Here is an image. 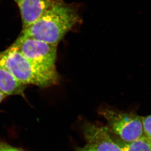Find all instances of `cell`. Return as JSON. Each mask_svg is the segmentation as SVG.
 <instances>
[{
  "label": "cell",
  "mask_w": 151,
  "mask_h": 151,
  "mask_svg": "<svg viewBox=\"0 0 151 151\" xmlns=\"http://www.w3.org/2000/svg\"><path fill=\"white\" fill-rule=\"evenodd\" d=\"M6 96L4 94H3L0 91V104L3 101L4 98H6Z\"/></svg>",
  "instance_id": "11"
},
{
  "label": "cell",
  "mask_w": 151,
  "mask_h": 151,
  "mask_svg": "<svg viewBox=\"0 0 151 151\" xmlns=\"http://www.w3.org/2000/svg\"><path fill=\"white\" fill-rule=\"evenodd\" d=\"M27 85L21 83L0 63V91L6 96L19 95L25 97Z\"/></svg>",
  "instance_id": "7"
},
{
  "label": "cell",
  "mask_w": 151,
  "mask_h": 151,
  "mask_svg": "<svg viewBox=\"0 0 151 151\" xmlns=\"http://www.w3.org/2000/svg\"><path fill=\"white\" fill-rule=\"evenodd\" d=\"M83 134L87 142L83 148L86 151H122L108 126L87 123L83 127Z\"/></svg>",
  "instance_id": "5"
},
{
  "label": "cell",
  "mask_w": 151,
  "mask_h": 151,
  "mask_svg": "<svg viewBox=\"0 0 151 151\" xmlns=\"http://www.w3.org/2000/svg\"><path fill=\"white\" fill-rule=\"evenodd\" d=\"M0 151H24L21 149L16 148L2 141H0Z\"/></svg>",
  "instance_id": "10"
},
{
  "label": "cell",
  "mask_w": 151,
  "mask_h": 151,
  "mask_svg": "<svg viewBox=\"0 0 151 151\" xmlns=\"http://www.w3.org/2000/svg\"><path fill=\"white\" fill-rule=\"evenodd\" d=\"M80 21L74 8L63 1H55L37 21L22 29L20 35L58 45Z\"/></svg>",
  "instance_id": "1"
},
{
  "label": "cell",
  "mask_w": 151,
  "mask_h": 151,
  "mask_svg": "<svg viewBox=\"0 0 151 151\" xmlns=\"http://www.w3.org/2000/svg\"><path fill=\"white\" fill-rule=\"evenodd\" d=\"M77 151H86V150H84V149L83 148H79L78 150Z\"/></svg>",
  "instance_id": "12"
},
{
  "label": "cell",
  "mask_w": 151,
  "mask_h": 151,
  "mask_svg": "<svg viewBox=\"0 0 151 151\" xmlns=\"http://www.w3.org/2000/svg\"><path fill=\"white\" fill-rule=\"evenodd\" d=\"M14 1H15L16 3H17L18 1H19V0H13Z\"/></svg>",
  "instance_id": "13"
},
{
  "label": "cell",
  "mask_w": 151,
  "mask_h": 151,
  "mask_svg": "<svg viewBox=\"0 0 151 151\" xmlns=\"http://www.w3.org/2000/svg\"><path fill=\"white\" fill-rule=\"evenodd\" d=\"M143 127L144 135L151 140V115L143 116Z\"/></svg>",
  "instance_id": "9"
},
{
  "label": "cell",
  "mask_w": 151,
  "mask_h": 151,
  "mask_svg": "<svg viewBox=\"0 0 151 151\" xmlns=\"http://www.w3.org/2000/svg\"><path fill=\"white\" fill-rule=\"evenodd\" d=\"M12 46L37 65L48 68H56L58 45L20 35Z\"/></svg>",
  "instance_id": "4"
},
{
  "label": "cell",
  "mask_w": 151,
  "mask_h": 151,
  "mask_svg": "<svg viewBox=\"0 0 151 151\" xmlns=\"http://www.w3.org/2000/svg\"><path fill=\"white\" fill-rule=\"evenodd\" d=\"M120 145L122 151H151V140L144 135L131 142Z\"/></svg>",
  "instance_id": "8"
},
{
  "label": "cell",
  "mask_w": 151,
  "mask_h": 151,
  "mask_svg": "<svg viewBox=\"0 0 151 151\" xmlns=\"http://www.w3.org/2000/svg\"><path fill=\"white\" fill-rule=\"evenodd\" d=\"M0 63L25 85L48 87L58 83L59 75L56 68H48L35 64L12 46L0 52Z\"/></svg>",
  "instance_id": "2"
},
{
  "label": "cell",
  "mask_w": 151,
  "mask_h": 151,
  "mask_svg": "<svg viewBox=\"0 0 151 151\" xmlns=\"http://www.w3.org/2000/svg\"><path fill=\"white\" fill-rule=\"evenodd\" d=\"M99 113L108 123V128L124 143H129L144 135L143 116L134 111H125L111 106H103Z\"/></svg>",
  "instance_id": "3"
},
{
  "label": "cell",
  "mask_w": 151,
  "mask_h": 151,
  "mask_svg": "<svg viewBox=\"0 0 151 151\" xmlns=\"http://www.w3.org/2000/svg\"><path fill=\"white\" fill-rule=\"evenodd\" d=\"M55 0H19L18 1L23 29L38 20L54 4Z\"/></svg>",
  "instance_id": "6"
}]
</instances>
